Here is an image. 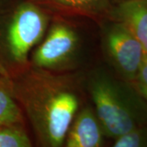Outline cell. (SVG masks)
<instances>
[{"label": "cell", "instance_id": "6", "mask_svg": "<svg viewBox=\"0 0 147 147\" xmlns=\"http://www.w3.org/2000/svg\"><path fill=\"white\" fill-rule=\"evenodd\" d=\"M105 137L96 111L85 106L77 112L69 127L64 145L67 147H100Z\"/></svg>", "mask_w": 147, "mask_h": 147}, {"label": "cell", "instance_id": "7", "mask_svg": "<svg viewBox=\"0 0 147 147\" xmlns=\"http://www.w3.org/2000/svg\"><path fill=\"white\" fill-rule=\"evenodd\" d=\"M110 17L126 26L141 43L147 56V2L145 0H120L112 7Z\"/></svg>", "mask_w": 147, "mask_h": 147}, {"label": "cell", "instance_id": "12", "mask_svg": "<svg viewBox=\"0 0 147 147\" xmlns=\"http://www.w3.org/2000/svg\"><path fill=\"white\" fill-rule=\"evenodd\" d=\"M132 85L137 92L142 96V97L147 102V56H145L142 66L139 69L135 81Z\"/></svg>", "mask_w": 147, "mask_h": 147}, {"label": "cell", "instance_id": "8", "mask_svg": "<svg viewBox=\"0 0 147 147\" xmlns=\"http://www.w3.org/2000/svg\"><path fill=\"white\" fill-rule=\"evenodd\" d=\"M49 9L70 16H87L93 19L110 16V0H36Z\"/></svg>", "mask_w": 147, "mask_h": 147}, {"label": "cell", "instance_id": "5", "mask_svg": "<svg viewBox=\"0 0 147 147\" xmlns=\"http://www.w3.org/2000/svg\"><path fill=\"white\" fill-rule=\"evenodd\" d=\"M79 47V34L73 27L65 22H55L34 51L30 64L54 72L68 69L78 57Z\"/></svg>", "mask_w": 147, "mask_h": 147}, {"label": "cell", "instance_id": "1", "mask_svg": "<svg viewBox=\"0 0 147 147\" xmlns=\"http://www.w3.org/2000/svg\"><path fill=\"white\" fill-rule=\"evenodd\" d=\"M16 100L27 116L42 146H63L80 100L69 76L37 68L30 64L12 75Z\"/></svg>", "mask_w": 147, "mask_h": 147}, {"label": "cell", "instance_id": "14", "mask_svg": "<svg viewBox=\"0 0 147 147\" xmlns=\"http://www.w3.org/2000/svg\"><path fill=\"white\" fill-rule=\"evenodd\" d=\"M3 0H0V3H1V2H3Z\"/></svg>", "mask_w": 147, "mask_h": 147}, {"label": "cell", "instance_id": "2", "mask_svg": "<svg viewBox=\"0 0 147 147\" xmlns=\"http://www.w3.org/2000/svg\"><path fill=\"white\" fill-rule=\"evenodd\" d=\"M49 17L33 0L0 3V64L12 76L30 65L29 55L47 31Z\"/></svg>", "mask_w": 147, "mask_h": 147}, {"label": "cell", "instance_id": "11", "mask_svg": "<svg viewBox=\"0 0 147 147\" xmlns=\"http://www.w3.org/2000/svg\"><path fill=\"white\" fill-rule=\"evenodd\" d=\"M115 147H147V124L134 127L115 138Z\"/></svg>", "mask_w": 147, "mask_h": 147}, {"label": "cell", "instance_id": "13", "mask_svg": "<svg viewBox=\"0 0 147 147\" xmlns=\"http://www.w3.org/2000/svg\"><path fill=\"white\" fill-rule=\"evenodd\" d=\"M118 1H120V0H117V2H118ZM145 1H146L147 2V0H145Z\"/></svg>", "mask_w": 147, "mask_h": 147}, {"label": "cell", "instance_id": "4", "mask_svg": "<svg viewBox=\"0 0 147 147\" xmlns=\"http://www.w3.org/2000/svg\"><path fill=\"white\" fill-rule=\"evenodd\" d=\"M103 46L118 74L123 81L133 84L146 53L131 30L120 21L108 24L103 34Z\"/></svg>", "mask_w": 147, "mask_h": 147}, {"label": "cell", "instance_id": "9", "mask_svg": "<svg viewBox=\"0 0 147 147\" xmlns=\"http://www.w3.org/2000/svg\"><path fill=\"white\" fill-rule=\"evenodd\" d=\"M25 124L24 113L16 100L10 73L0 64V125Z\"/></svg>", "mask_w": 147, "mask_h": 147}, {"label": "cell", "instance_id": "10", "mask_svg": "<svg viewBox=\"0 0 147 147\" xmlns=\"http://www.w3.org/2000/svg\"><path fill=\"white\" fill-rule=\"evenodd\" d=\"M32 142L25 124L0 125V147H30Z\"/></svg>", "mask_w": 147, "mask_h": 147}, {"label": "cell", "instance_id": "3", "mask_svg": "<svg viewBox=\"0 0 147 147\" xmlns=\"http://www.w3.org/2000/svg\"><path fill=\"white\" fill-rule=\"evenodd\" d=\"M88 88L105 137L115 138L147 124V102L132 89L104 72L90 76Z\"/></svg>", "mask_w": 147, "mask_h": 147}]
</instances>
